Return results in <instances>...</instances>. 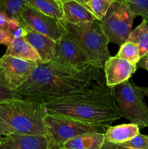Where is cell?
<instances>
[{
  "mask_svg": "<svg viewBox=\"0 0 148 149\" xmlns=\"http://www.w3.org/2000/svg\"><path fill=\"white\" fill-rule=\"evenodd\" d=\"M101 70L90 65L78 71L54 61L39 63L28 79L14 93L19 99L44 106L103 82Z\"/></svg>",
  "mask_w": 148,
  "mask_h": 149,
  "instance_id": "cell-1",
  "label": "cell"
},
{
  "mask_svg": "<svg viewBox=\"0 0 148 149\" xmlns=\"http://www.w3.org/2000/svg\"><path fill=\"white\" fill-rule=\"evenodd\" d=\"M43 106L48 115L107 127L122 118L111 88L104 81Z\"/></svg>",
  "mask_w": 148,
  "mask_h": 149,
  "instance_id": "cell-2",
  "label": "cell"
},
{
  "mask_svg": "<svg viewBox=\"0 0 148 149\" xmlns=\"http://www.w3.org/2000/svg\"><path fill=\"white\" fill-rule=\"evenodd\" d=\"M42 105L22 100L0 101V127L7 133L47 135Z\"/></svg>",
  "mask_w": 148,
  "mask_h": 149,
  "instance_id": "cell-3",
  "label": "cell"
},
{
  "mask_svg": "<svg viewBox=\"0 0 148 149\" xmlns=\"http://www.w3.org/2000/svg\"><path fill=\"white\" fill-rule=\"evenodd\" d=\"M65 31L73 36L89 61L90 65L103 69L110 58L109 41L103 32L100 20H97L90 27H78L65 20Z\"/></svg>",
  "mask_w": 148,
  "mask_h": 149,
  "instance_id": "cell-4",
  "label": "cell"
},
{
  "mask_svg": "<svg viewBox=\"0 0 148 149\" xmlns=\"http://www.w3.org/2000/svg\"><path fill=\"white\" fill-rule=\"evenodd\" d=\"M119 112L122 117L138 125L148 127V107L145 102L148 96V87H141L129 80L111 88Z\"/></svg>",
  "mask_w": 148,
  "mask_h": 149,
  "instance_id": "cell-5",
  "label": "cell"
},
{
  "mask_svg": "<svg viewBox=\"0 0 148 149\" xmlns=\"http://www.w3.org/2000/svg\"><path fill=\"white\" fill-rule=\"evenodd\" d=\"M48 137L52 146H60L68 141L81 135L104 134L108 127L86 123L62 116L46 114L44 118Z\"/></svg>",
  "mask_w": 148,
  "mask_h": 149,
  "instance_id": "cell-6",
  "label": "cell"
},
{
  "mask_svg": "<svg viewBox=\"0 0 148 149\" xmlns=\"http://www.w3.org/2000/svg\"><path fill=\"white\" fill-rule=\"evenodd\" d=\"M136 16L122 1H115L100 20L103 32L109 42L121 46L128 40Z\"/></svg>",
  "mask_w": 148,
  "mask_h": 149,
  "instance_id": "cell-7",
  "label": "cell"
},
{
  "mask_svg": "<svg viewBox=\"0 0 148 149\" xmlns=\"http://www.w3.org/2000/svg\"><path fill=\"white\" fill-rule=\"evenodd\" d=\"M21 26L58 42L65 33V20L49 17L27 5L18 20Z\"/></svg>",
  "mask_w": 148,
  "mask_h": 149,
  "instance_id": "cell-8",
  "label": "cell"
},
{
  "mask_svg": "<svg viewBox=\"0 0 148 149\" xmlns=\"http://www.w3.org/2000/svg\"><path fill=\"white\" fill-rule=\"evenodd\" d=\"M39 63L26 61L4 54L0 58V81L7 90L15 92L30 77Z\"/></svg>",
  "mask_w": 148,
  "mask_h": 149,
  "instance_id": "cell-9",
  "label": "cell"
},
{
  "mask_svg": "<svg viewBox=\"0 0 148 149\" xmlns=\"http://www.w3.org/2000/svg\"><path fill=\"white\" fill-rule=\"evenodd\" d=\"M52 61L78 71H84L91 65L75 39L66 31L63 36L56 42Z\"/></svg>",
  "mask_w": 148,
  "mask_h": 149,
  "instance_id": "cell-10",
  "label": "cell"
},
{
  "mask_svg": "<svg viewBox=\"0 0 148 149\" xmlns=\"http://www.w3.org/2000/svg\"><path fill=\"white\" fill-rule=\"evenodd\" d=\"M137 65L117 56L110 57L104 67L105 84L110 88L128 81L136 71Z\"/></svg>",
  "mask_w": 148,
  "mask_h": 149,
  "instance_id": "cell-11",
  "label": "cell"
},
{
  "mask_svg": "<svg viewBox=\"0 0 148 149\" xmlns=\"http://www.w3.org/2000/svg\"><path fill=\"white\" fill-rule=\"evenodd\" d=\"M51 146L48 135L10 134L0 143V149H49Z\"/></svg>",
  "mask_w": 148,
  "mask_h": 149,
  "instance_id": "cell-12",
  "label": "cell"
},
{
  "mask_svg": "<svg viewBox=\"0 0 148 149\" xmlns=\"http://www.w3.org/2000/svg\"><path fill=\"white\" fill-rule=\"evenodd\" d=\"M64 20L78 27L89 28L97 20L94 15L85 7L74 0L62 1Z\"/></svg>",
  "mask_w": 148,
  "mask_h": 149,
  "instance_id": "cell-13",
  "label": "cell"
},
{
  "mask_svg": "<svg viewBox=\"0 0 148 149\" xmlns=\"http://www.w3.org/2000/svg\"><path fill=\"white\" fill-rule=\"evenodd\" d=\"M24 39L35 49L40 58V63H49L53 61L55 56L56 42L43 34L26 29Z\"/></svg>",
  "mask_w": 148,
  "mask_h": 149,
  "instance_id": "cell-14",
  "label": "cell"
},
{
  "mask_svg": "<svg viewBox=\"0 0 148 149\" xmlns=\"http://www.w3.org/2000/svg\"><path fill=\"white\" fill-rule=\"evenodd\" d=\"M5 55L23 61L40 63V58L37 52L24 38L13 39L7 46Z\"/></svg>",
  "mask_w": 148,
  "mask_h": 149,
  "instance_id": "cell-15",
  "label": "cell"
},
{
  "mask_svg": "<svg viewBox=\"0 0 148 149\" xmlns=\"http://www.w3.org/2000/svg\"><path fill=\"white\" fill-rule=\"evenodd\" d=\"M139 129L138 125L133 123L109 126L104 133V138L105 141L112 143L120 144L139 135Z\"/></svg>",
  "mask_w": 148,
  "mask_h": 149,
  "instance_id": "cell-16",
  "label": "cell"
},
{
  "mask_svg": "<svg viewBox=\"0 0 148 149\" xmlns=\"http://www.w3.org/2000/svg\"><path fill=\"white\" fill-rule=\"evenodd\" d=\"M104 141V134H88L73 138L59 147L63 149H100Z\"/></svg>",
  "mask_w": 148,
  "mask_h": 149,
  "instance_id": "cell-17",
  "label": "cell"
},
{
  "mask_svg": "<svg viewBox=\"0 0 148 149\" xmlns=\"http://www.w3.org/2000/svg\"><path fill=\"white\" fill-rule=\"evenodd\" d=\"M26 1L27 5L46 15L59 20H64L62 0H26Z\"/></svg>",
  "mask_w": 148,
  "mask_h": 149,
  "instance_id": "cell-18",
  "label": "cell"
},
{
  "mask_svg": "<svg viewBox=\"0 0 148 149\" xmlns=\"http://www.w3.org/2000/svg\"><path fill=\"white\" fill-rule=\"evenodd\" d=\"M148 22L143 20L142 23L131 31L128 40L133 42L139 48V55L142 58L148 55Z\"/></svg>",
  "mask_w": 148,
  "mask_h": 149,
  "instance_id": "cell-19",
  "label": "cell"
},
{
  "mask_svg": "<svg viewBox=\"0 0 148 149\" xmlns=\"http://www.w3.org/2000/svg\"><path fill=\"white\" fill-rule=\"evenodd\" d=\"M26 6V0H0V12H4L9 17L17 20Z\"/></svg>",
  "mask_w": 148,
  "mask_h": 149,
  "instance_id": "cell-20",
  "label": "cell"
},
{
  "mask_svg": "<svg viewBox=\"0 0 148 149\" xmlns=\"http://www.w3.org/2000/svg\"><path fill=\"white\" fill-rule=\"evenodd\" d=\"M116 56L135 65H136L141 59L138 47L134 43L129 41H126L120 47Z\"/></svg>",
  "mask_w": 148,
  "mask_h": 149,
  "instance_id": "cell-21",
  "label": "cell"
},
{
  "mask_svg": "<svg viewBox=\"0 0 148 149\" xmlns=\"http://www.w3.org/2000/svg\"><path fill=\"white\" fill-rule=\"evenodd\" d=\"M115 0H89L87 9L94 15L97 20H102Z\"/></svg>",
  "mask_w": 148,
  "mask_h": 149,
  "instance_id": "cell-22",
  "label": "cell"
},
{
  "mask_svg": "<svg viewBox=\"0 0 148 149\" xmlns=\"http://www.w3.org/2000/svg\"><path fill=\"white\" fill-rule=\"evenodd\" d=\"M126 7L135 16H141L148 22V0H126Z\"/></svg>",
  "mask_w": 148,
  "mask_h": 149,
  "instance_id": "cell-23",
  "label": "cell"
},
{
  "mask_svg": "<svg viewBox=\"0 0 148 149\" xmlns=\"http://www.w3.org/2000/svg\"><path fill=\"white\" fill-rule=\"evenodd\" d=\"M128 149H148V135L139 133L129 141L120 144Z\"/></svg>",
  "mask_w": 148,
  "mask_h": 149,
  "instance_id": "cell-24",
  "label": "cell"
},
{
  "mask_svg": "<svg viewBox=\"0 0 148 149\" xmlns=\"http://www.w3.org/2000/svg\"><path fill=\"white\" fill-rule=\"evenodd\" d=\"M13 39L12 32L9 29L8 26L0 27V45L8 46Z\"/></svg>",
  "mask_w": 148,
  "mask_h": 149,
  "instance_id": "cell-25",
  "label": "cell"
},
{
  "mask_svg": "<svg viewBox=\"0 0 148 149\" xmlns=\"http://www.w3.org/2000/svg\"><path fill=\"white\" fill-rule=\"evenodd\" d=\"M17 98H18V97L16 96L14 92H12L6 89L0 81V101Z\"/></svg>",
  "mask_w": 148,
  "mask_h": 149,
  "instance_id": "cell-26",
  "label": "cell"
},
{
  "mask_svg": "<svg viewBox=\"0 0 148 149\" xmlns=\"http://www.w3.org/2000/svg\"><path fill=\"white\" fill-rule=\"evenodd\" d=\"M7 26H8L9 29L13 33L15 31L17 30L19 27H20L21 25H20V23H19L17 19L9 17L8 21H7Z\"/></svg>",
  "mask_w": 148,
  "mask_h": 149,
  "instance_id": "cell-27",
  "label": "cell"
},
{
  "mask_svg": "<svg viewBox=\"0 0 148 149\" xmlns=\"http://www.w3.org/2000/svg\"><path fill=\"white\" fill-rule=\"evenodd\" d=\"M100 149H128V148H124V147L121 146L120 144L112 143L108 142V141H104L102 146Z\"/></svg>",
  "mask_w": 148,
  "mask_h": 149,
  "instance_id": "cell-28",
  "label": "cell"
},
{
  "mask_svg": "<svg viewBox=\"0 0 148 149\" xmlns=\"http://www.w3.org/2000/svg\"><path fill=\"white\" fill-rule=\"evenodd\" d=\"M26 31H27L26 29H25L23 26H20L12 33L13 38L14 39H15V38H23L26 35Z\"/></svg>",
  "mask_w": 148,
  "mask_h": 149,
  "instance_id": "cell-29",
  "label": "cell"
},
{
  "mask_svg": "<svg viewBox=\"0 0 148 149\" xmlns=\"http://www.w3.org/2000/svg\"><path fill=\"white\" fill-rule=\"evenodd\" d=\"M9 17L4 12H0V27H6L7 26V21Z\"/></svg>",
  "mask_w": 148,
  "mask_h": 149,
  "instance_id": "cell-30",
  "label": "cell"
},
{
  "mask_svg": "<svg viewBox=\"0 0 148 149\" xmlns=\"http://www.w3.org/2000/svg\"><path fill=\"white\" fill-rule=\"evenodd\" d=\"M138 64H139V67L145 68L147 71H148V55L144 58H141Z\"/></svg>",
  "mask_w": 148,
  "mask_h": 149,
  "instance_id": "cell-31",
  "label": "cell"
},
{
  "mask_svg": "<svg viewBox=\"0 0 148 149\" xmlns=\"http://www.w3.org/2000/svg\"><path fill=\"white\" fill-rule=\"evenodd\" d=\"M62 1H63V0H62ZM74 1H77V2L80 3V4H82V5L85 6V7L87 8V4H88L89 0H74Z\"/></svg>",
  "mask_w": 148,
  "mask_h": 149,
  "instance_id": "cell-32",
  "label": "cell"
},
{
  "mask_svg": "<svg viewBox=\"0 0 148 149\" xmlns=\"http://www.w3.org/2000/svg\"><path fill=\"white\" fill-rule=\"evenodd\" d=\"M7 133H6V132H4L1 127H0V143H1V141H2L3 138H4L5 136H7Z\"/></svg>",
  "mask_w": 148,
  "mask_h": 149,
  "instance_id": "cell-33",
  "label": "cell"
},
{
  "mask_svg": "<svg viewBox=\"0 0 148 149\" xmlns=\"http://www.w3.org/2000/svg\"><path fill=\"white\" fill-rule=\"evenodd\" d=\"M49 149H63V148H60V147L57 146H52Z\"/></svg>",
  "mask_w": 148,
  "mask_h": 149,
  "instance_id": "cell-34",
  "label": "cell"
},
{
  "mask_svg": "<svg viewBox=\"0 0 148 149\" xmlns=\"http://www.w3.org/2000/svg\"><path fill=\"white\" fill-rule=\"evenodd\" d=\"M115 1H122V2H124V1H126V0H115Z\"/></svg>",
  "mask_w": 148,
  "mask_h": 149,
  "instance_id": "cell-35",
  "label": "cell"
},
{
  "mask_svg": "<svg viewBox=\"0 0 148 149\" xmlns=\"http://www.w3.org/2000/svg\"></svg>",
  "mask_w": 148,
  "mask_h": 149,
  "instance_id": "cell-36",
  "label": "cell"
}]
</instances>
